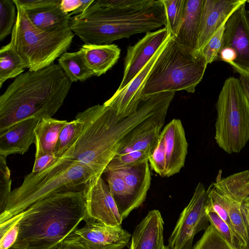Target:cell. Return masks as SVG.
<instances>
[{"label": "cell", "mask_w": 249, "mask_h": 249, "mask_svg": "<svg viewBox=\"0 0 249 249\" xmlns=\"http://www.w3.org/2000/svg\"><path fill=\"white\" fill-rule=\"evenodd\" d=\"M82 3L81 0H61L60 7L64 12L71 13L80 7Z\"/></svg>", "instance_id": "cell-41"}, {"label": "cell", "mask_w": 249, "mask_h": 249, "mask_svg": "<svg viewBox=\"0 0 249 249\" xmlns=\"http://www.w3.org/2000/svg\"><path fill=\"white\" fill-rule=\"evenodd\" d=\"M164 222L158 210L149 211L135 227L129 249H163Z\"/></svg>", "instance_id": "cell-21"}, {"label": "cell", "mask_w": 249, "mask_h": 249, "mask_svg": "<svg viewBox=\"0 0 249 249\" xmlns=\"http://www.w3.org/2000/svg\"><path fill=\"white\" fill-rule=\"evenodd\" d=\"M17 16L7 45L22 59L29 71H37L54 63L70 48L74 34L70 27L53 31L41 30L29 20L18 4Z\"/></svg>", "instance_id": "cell-6"}, {"label": "cell", "mask_w": 249, "mask_h": 249, "mask_svg": "<svg viewBox=\"0 0 249 249\" xmlns=\"http://www.w3.org/2000/svg\"><path fill=\"white\" fill-rule=\"evenodd\" d=\"M40 120L31 117L13 125L0 133V155L24 154L36 140L35 129Z\"/></svg>", "instance_id": "cell-20"}, {"label": "cell", "mask_w": 249, "mask_h": 249, "mask_svg": "<svg viewBox=\"0 0 249 249\" xmlns=\"http://www.w3.org/2000/svg\"><path fill=\"white\" fill-rule=\"evenodd\" d=\"M207 65L201 56L196 58L184 52L171 36L149 73L142 101L165 92L194 93Z\"/></svg>", "instance_id": "cell-7"}, {"label": "cell", "mask_w": 249, "mask_h": 249, "mask_svg": "<svg viewBox=\"0 0 249 249\" xmlns=\"http://www.w3.org/2000/svg\"><path fill=\"white\" fill-rule=\"evenodd\" d=\"M81 127V123L76 118L68 122L61 131L57 142L54 155L61 158L75 142Z\"/></svg>", "instance_id": "cell-30"}, {"label": "cell", "mask_w": 249, "mask_h": 249, "mask_svg": "<svg viewBox=\"0 0 249 249\" xmlns=\"http://www.w3.org/2000/svg\"><path fill=\"white\" fill-rule=\"evenodd\" d=\"M148 158L146 154L139 151L117 154L107 164L104 173L119 171L138 165L148 161Z\"/></svg>", "instance_id": "cell-31"}, {"label": "cell", "mask_w": 249, "mask_h": 249, "mask_svg": "<svg viewBox=\"0 0 249 249\" xmlns=\"http://www.w3.org/2000/svg\"><path fill=\"white\" fill-rule=\"evenodd\" d=\"M129 191L133 210L139 207L145 201L151 184L149 162L117 171Z\"/></svg>", "instance_id": "cell-24"}, {"label": "cell", "mask_w": 249, "mask_h": 249, "mask_svg": "<svg viewBox=\"0 0 249 249\" xmlns=\"http://www.w3.org/2000/svg\"><path fill=\"white\" fill-rule=\"evenodd\" d=\"M169 106L163 107L125 136L117 154L139 151L151 156L158 145Z\"/></svg>", "instance_id": "cell-15"}, {"label": "cell", "mask_w": 249, "mask_h": 249, "mask_svg": "<svg viewBox=\"0 0 249 249\" xmlns=\"http://www.w3.org/2000/svg\"><path fill=\"white\" fill-rule=\"evenodd\" d=\"M227 20L211 37L200 53V55L204 59L207 65L217 60L218 54L223 45Z\"/></svg>", "instance_id": "cell-34"}, {"label": "cell", "mask_w": 249, "mask_h": 249, "mask_svg": "<svg viewBox=\"0 0 249 249\" xmlns=\"http://www.w3.org/2000/svg\"><path fill=\"white\" fill-rule=\"evenodd\" d=\"M204 0H185L180 26L174 40L186 53L194 58L201 55L198 41L202 8Z\"/></svg>", "instance_id": "cell-19"}, {"label": "cell", "mask_w": 249, "mask_h": 249, "mask_svg": "<svg viewBox=\"0 0 249 249\" xmlns=\"http://www.w3.org/2000/svg\"><path fill=\"white\" fill-rule=\"evenodd\" d=\"M83 189L53 194L21 213L18 238L9 249H56L84 220Z\"/></svg>", "instance_id": "cell-4"}, {"label": "cell", "mask_w": 249, "mask_h": 249, "mask_svg": "<svg viewBox=\"0 0 249 249\" xmlns=\"http://www.w3.org/2000/svg\"><path fill=\"white\" fill-rule=\"evenodd\" d=\"M151 168L157 174L166 177V154L163 138L160 134L158 145L148 158Z\"/></svg>", "instance_id": "cell-37"}, {"label": "cell", "mask_w": 249, "mask_h": 249, "mask_svg": "<svg viewBox=\"0 0 249 249\" xmlns=\"http://www.w3.org/2000/svg\"><path fill=\"white\" fill-rule=\"evenodd\" d=\"M94 0H82V3L80 7L74 11L69 13L71 17L72 15L76 16L83 14L91 5Z\"/></svg>", "instance_id": "cell-43"}, {"label": "cell", "mask_w": 249, "mask_h": 249, "mask_svg": "<svg viewBox=\"0 0 249 249\" xmlns=\"http://www.w3.org/2000/svg\"><path fill=\"white\" fill-rule=\"evenodd\" d=\"M131 237V234L121 226L87 222L65 239L77 243L89 249H123L128 245Z\"/></svg>", "instance_id": "cell-12"}, {"label": "cell", "mask_w": 249, "mask_h": 249, "mask_svg": "<svg viewBox=\"0 0 249 249\" xmlns=\"http://www.w3.org/2000/svg\"><path fill=\"white\" fill-rule=\"evenodd\" d=\"M165 18V27L172 37H175L180 26L184 10L185 0H162Z\"/></svg>", "instance_id": "cell-29"}, {"label": "cell", "mask_w": 249, "mask_h": 249, "mask_svg": "<svg viewBox=\"0 0 249 249\" xmlns=\"http://www.w3.org/2000/svg\"><path fill=\"white\" fill-rule=\"evenodd\" d=\"M248 15H249V10L248 11Z\"/></svg>", "instance_id": "cell-48"}, {"label": "cell", "mask_w": 249, "mask_h": 249, "mask_svg": "<svg viewBox=\"0 0 249 249\" xmlns=\"http://www.w3.org/2000/svg\"><path fill=\"white\" fill-rule=\"evenodd\" d=\"M243 249H249V240L247 245Z\"/></svg>", "instance_id": "cell-46"}, {"label": "cell", "mask_w": 249, "mask_h": 249, "mask_svg": "<svg viewBox=\"0 0 249 249\" xmlns=\"http://www.w3.org/2000/svg\"><path fill=\"white\" fill-rule=\"evenodd\" d=\"M171 37V36L124 89L120 91H116L103 104L116 113L119 120L128 117L137 111L142 101V90L149 73Z\"/></svg>", "instance_id": "cell-14"}, {"label": "cell", "mask_w": 249, "mask_h": 249, "mask_svg": "<svg viewBox=\"0 0 249 249\" xmlns=\"http://www.w3.org/2000/svg\"><path fill=\"white\" fill-rule=\"evenodd\" d=\"M66 120L52 117L40 120L35 129V158L46 154H54L60 133L67 124Z\"/></svg>", "instance_id": "cell-25"}, {"label": "cell", "mask_w": 249, "mask_h": 249, "mask_svg": "<svg viewBox=\"0 0 249 249\" xmlns=\"http://www.w3.org/2000/svg\"><path fill=\"white\" fill-rule=\"evenodd\" d=\"M246 0H204L198 41L199 54L209 40L231 15Z\"/></svg>", "instance_id": "cell-17"}, {"label": "cell", "mask_w": 249, "mask_h": 249, "mask_svg": "<svg viewBox=\"0 0 249 249\" xmlns=\"http://www.w3.org/2000/svg\"><path fill=\"white\" fill-rule=\"evenodd\" d=\"M193 249H237L210 224Z\"/></svg>", "instance_id": "cell-32"}, {"label": "cell", "mask_w": 249, "mask_h": 249, "mask_svg": "<svg viewBox=\"0 0 249 249\" xmlns=\"http://www.w3.org/2000/svg\"><path fill=\"white\" fill-rule=\"evenodd\" d=\"M94 0L71 17L70 27L85 44H109L166 25L162 0Z\"/></svg>", "instance_id": "cell-2"}, {"label": "cell", "mask_w": 249, "mask_h": 249, "mask_svg": "<svg viewBox=\"0 0 249 249\" xmlns=\"http://www.w3.org/2000/svg\"><path fill=\"white\" fill-rule=\"evenodd\" d=\"M13 0H0V41L11 34L15 24L17 12Z\"/></svg>", "instance_id": "cell-33"}, {"label": "cell", "mask_w": 249, "mask_h": 249, "mask_svg": "<svg viewBox=\"0 0 249 249\" xmlns=\"http://www.w3.org/2000/svg\"><path fill=\"white\" fill-rule=\"evenodd\" d=\"M71 84L54 63L17 76L0 96V133L27 118L52 117L62 106Z\"/></svg>", "instance_id": "cell-3"}, {"label": "cell", "mask_w": 249, "mask_h": 249, "mask_svg": "<svg viewBox=\"0 0 249 249\" xmlns=\"http://www.w3.org/2000/svg\"><path fill=\"white\" fill-rule=\"evenodd\" d=\"M163 249H170L168 246H164Z\"/></svg>", "instance_id": "cell-47"}, {"label": "cell", "mask_w": 249, "mask_h": 249, "mask_svg": "<svg viewBox=\"0 0 249 249\" xmlns=\"http://www.w3.org/2000/svg\"><path fill=\"white\" fill-rule=\"evenodd\" d=\"M26 66L21 57L7 45L0 50V88L8 79L23 73Z\"/></svg>", "instance_id": "cell-28"}, {"label": "cell", "mask_w": 249, "mask_h": 249, "mask_svg": "<svg viewBox=\"0 0 249 249\" xmlns=\"http://www.w3.org/2000/svg\"><path fill=\"white\" fill-rule=\"evenodd\" d=\"M56 249H89L77 243L64 239Z\"/></svg>", "instance_id": "cell-42"}, {"label": "cell", "mask_w": 249, "mask_h": 249, "mask_svg": "<svg viewBox=\"0 0 249 249\" xmlns=\"http://www.w3.org/2000/svg\"><path fill=\"white\" fill-rule=\"evenodd\" d=\"M207 197V190L199 182L169 238L168 247L170 249H193L195 235L209 226L206 211Z\"/></svg>", "instance_id": "cell-9"}, {"label": "cell", "mask_w": 249, "mask_h": 249, "mask_svg": "<svg viewBox=\"0 0 249 249\" xmlns=\"http://www.w3.org/2000/svg\"><path fill=\"white\" fill-rule=\"evenodd\" d=\"M246 5V2L241 5L227 19L222 47L235 51L236 58L232 67L240 75L249 74V16Z\"/></svg>", "instance_id": "cell-11"}, {"label": "cell", "mask_w": 249, "mask_h": 249, "mask_svg": "<svg viewBox=\"0 0 249 249\" xmlns=\"http://www.w3.org/2000/svg\"><path fill=\"white\" fill-rule=\"evenodd\" d=\"M216 109V143L228 154L240 152L249 140V102L239 78L224 81Z\"/></svg>", "instance_id": "cell-8"}, {"label": "cell", "mask_w": 249, "mask_h": 249, "mask_svg": "<svg viewBox=\"0 0 249 249\" xmlns=\"http://www.w3.org/2000/svg\"><path fill=\"white\" fill-rule=\"evenodd\" d=\"M86 204L87 222L121 226L123 220L109 187L102 178H91L83 189Z\"/></svg>", "instance_id": "cell-10"}, {"label": "cell", "mask_w": 249, "mask_h": 249, "mask_svg": "<svg viewBox=\"0 0 249 249\" xmlns=\"http://www.w3.org/2000/svg\"><path fill=\"white\" fill-rule=\"evenodd\" d=\"M236 58L235 51L231 48L222 47L218 54L217 60L224 61L230 64L231 67Z\"/></svg>", "instance_id": "cell-40"}, {"label": "cell", "mask_w": 249, "mask_h": 249, "mask_svg": "<svg viewBox=\"0 0 249 249\" xmlns=\"http://www.w3.org/2000/svg\"><path fill=\"white\" fill-rule=\"evenodd\" d=\"M86 62L94 75L100 76L106 73L117 62L121 53L116 44H84L79 49Z\"/></svg>", "instance_id": "cell-23"}, {"label": "cell", "mask_w": 249, "mask_h": 249, "mask_svg": "<svg viewBox=\"0 0 249 249\" xmlns=\"http://www.w3.org/2000/svg\"><path fill=\"white\" fill-rule=\"evenodd\" d=\"M165 144L166 177L179 172L184 166L188 144L181 121L174 119L167 124L160 133Z\"/></svg>", "instance_id": "cell-18"}, {"label": "cell", "mask_w": 249, "mask_h": 249, "mask_svg": "<svg viewBox=\"0 0 249 249\" xmlns=\"http://www.w3.org/2000/svg\"><path fill=\"white\" fill-rule=\"evenodd\" d=\"M206 211L210 224L231 245L237 249H242L241 242L231 228L214 212L206 210Z\"/></svg>", "instance_id": "cell-35"}, {"label": "cell", "mask_w": 249, "mask_h": 249, "mask_svg": "<svg viewBox=\"0 0 249 249\" xmlns=\"http://www.w3.org/2000/svg\"><path fill=\"white\" fill-rule=\"evenodd\" d=\"M58 158L54 154H46L35 158L32 172L43 171L53 163Z\"/></svg>", "instance_id": "cell-39"}, {"label": "cell", "mask_w": 249, "mask_h": 249, "mask_svg": "<svg viewBox=\"0 0 249 249\" xmlns=\"http://www.w3.org/2000/svg\"><path fill=\"white\" fill-rule=\"evenodd\" d=\"M245 196L242 203V205L249 206V177L245 183Z\"/></svg>", "instance_id": "cell-45"}, {"label": "cell", "mask_w": 249, "mask_h": 249, "mask_svg": "<svg viewBox=\"0 0 249 249\" xmlns=\"http://www.w3.org/2000/svg\"><path fill=\"white\" fill-rule=\"evenodd\" d=\"M13 0L24 9L30 21L41 30L53 31L70 26L71 16L61 10V0Z\"/></svg>", "instance_id": "cell-16"}, {"label": "cell", "mask_w": 249, "mask_h": 249, "mask_svg": "<svg viewBox=\"0 0 249 249\" xmlns=\"http://www.w3.org/2000/svg\"><path fill=\"white\" fill-rule=\"evenodd\" d=\"M170 36L164 26L146 33L135 44L127 48L123 79L116 91L122 90L132 81Z\"/></svg>", "instance_id": "cell-13"}, {"label": "cell", "mask_w": 249, "mask_h": 249, "mask_svg": "<svg viewBox=\"0 0 249 249\" xmlns=\"http://www.w3.org/2000/svg\"><path fill=\"white\" fill-rule=\"evenodd\" d=\"M239 79L249 102V74H240Z\"/></svg>", "instance_id": "cell-44"}, {"label": "cell", "mask_w": 249, "mask_h": 249, "mask_svg": "<svg viewBox=\"0 0 249 249\" xmlns=\"http://www.w3.org/2000/svg\"><path fill=\"white\" fill-rule=\"evenodd\" d=\"M11 172L6 157L0 155V214L4 211L11 191Z\"/></svg>", "instance_id": "cell-36"}, {"label": "cell", "mask_w": 249, "mask_h": 249, "mask_svg": "<svg viewBox=\"0 0 249 249\" xmlns=\"http://www.w3.org/2000/svg\"><path fill=\"white\" fill-rule=\"evenodd\" d=\"M58 65L71 83L84 82L95 75L89 68L81 51L66 52L58 59Z\"/></svg>", "instance_id": "cell-26"}, {"label": "cell", "mask_w": 249, "mask_h": 249, "mask_svg": "<svg viewBox=\"0 0 249 249\" xmlns=\"http://www.w3.org/2000/svg\"><path fill=\"white\" fill-rule=\"evenodd\" d=\"M110 192L124 220L133 210L129 191L125 182L117 171L105 172Z\"/></svg>", "instance_id": "cell-27"}, {"label": "cell", "mask_w": 249, "mask_h": 249, "mask_svg": "<svg viewBox=\"0 0 249 249\" xmlns=\"http://www.w3.org/2000/svg\"><path fill=\"white\" fill-rule=\"evenodd\" d=\"M225 209L243 249L249 240V232L241 210L242 202L236 199L218 176L207 190Z\"/></svg>", "instance_id": "cell-22"}, {"label": "cell", "mask_w": 249, "mask_h": 249, "mask_svg": "<svg viewBox=\"0 0 249 249\" xmlns=\"http://www.w3.org/2000/svg\"><path fill=\"white\" fill-rule=\"evenodd\" d=\"M18 217L15 222L6 231L5 233L0 237V249H9L15 243L18 236L19 226L18 222L22 217V214H18Z\"/></svg>", "instance_id": "cell-38"}, {"label": "cell", "mask_w": 249, "mask_h": 249, "mask_svg": "<svg viewBox=\"0 0 249 249\" xmlns=\"http://www.w3.org/2000/svg\"><path fill=\"white\" fill-rule=\"evenodd\" d=\"M175 93L165 92L142 101L133 114L119 120L109 107L96 105L79 112L81 123L77 138L61 157L78 162L102 176L107 166L117 154L121 142L137 125L170 105Z\"/></svg>", "instance_id": "cell-1"}, {"label": "cell", "mask_w": 249, "mask_h": 249, "mask_svg": "<svg viewBox=\"0 0 249 249\" xmlns=\"http://www.w3.org/2000/svg\"><path fill=\"white\" fill-rule=\"evenodd\" d=\"M94 172L81 163L61 157L48 168L25 176L21 185L12 191L0 224L21 213L34 203L53 194L79 189Z\"/></svg>", "instance_id": "cell-5"}]
</instances>
